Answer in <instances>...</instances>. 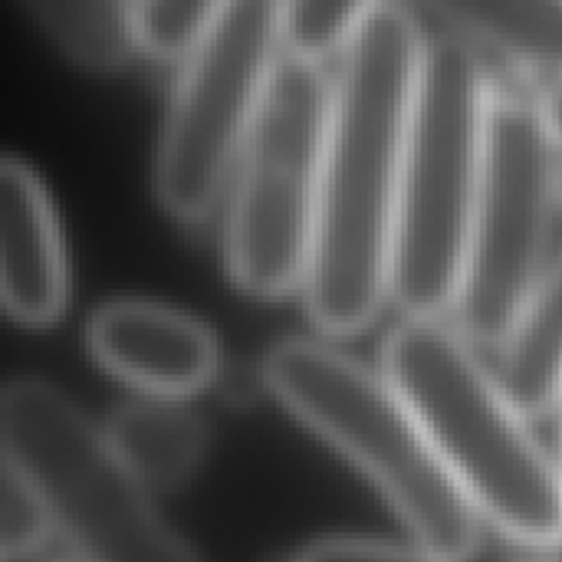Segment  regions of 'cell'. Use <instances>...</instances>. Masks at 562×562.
<instances>
[{
    "instance_id": "3",
    "label": "cell",
    "mask_w": 562,
    "mask_h": 562,
    "mask_svg": "<svg viewBox=\"0 0 562 562\" xmlns=\"http://www.w3.org/2000/svg\"><path fill=\"white\" fill-rule=\"evenodd\" d=\"M263 379L303 428L379 491L415 547L445 562L471 560L481 543V514L382 369H369L333 342L286 336L267 352Z\"/></svg>"
},
{
    "instance_id": "2",
    "label": "cell",
    "mask_w": 562,
    "mask_h": 562,
    "mask_svg": "<svg viewBox=\"0 0 562 562\" xmlns=\"http://www.w3.org/2000/svg\"><path fill=\"white\" fill-rule=\"evenodd\" d=\"M382 372L481 517L517 543H560V464L461 329L405 316L382 346Z\"/></svg>"
},
{
    "instance_id": "6",
    "label": "cell",
    "mask_w": 562,
    "mask_h": 562,
    "mask_svg": "<svg viewBox=\"0 0 562 562\" xmlns=\"http://www.w3.org/2000/svg\"><path fill=\"white\" fill-rule=\"evenodd\" d=\"M329 105L333 79L323 66L280 56L227 188L224 260L250 296L280 300L306 283Z\"/></svg>"
},
{
    "instance_id": "14",
    "label": "cell",
    "mask_w": 562,
    "mask_h": 562,
    "mask_svg": "<svg viewBox=\"0 0 562 562\" xmlns=\"http://www.w3.org/2000/svg\"><path fill=\"white\" fill-rule=\"evenodd\" d=\"M23 10L40 33L82 69L115 72L138 49L125 0H23Z\"/></svg>"
},
{
    "instance_id": "8",
    "label": "cell",
    "mask_w": 562,
    "mask_h": 562,
    "mask_svg": "<svg viewBox=\"0 0 562 562\" xmlns=\"http://www.w3.org/2000/svg\"><path fill=\"white\" fill-rule=\"evenodd\" d=\"M280 0H227L171 89L151 184L178 221H201L231 188L280 63Z\"/></svg>"
},
{
    "instance_id": "9",
    "label": "cell",
    "mask_w": 562,
    "mask_h": 562,
    "mask_svg": "<svg viewBox=\"0 0 562 562\" xmlns=\"http://www.w3.org/2000/svg\"><path fill=\"white\" fill-rule=\"evenodd\" d=\"M92 359L125 385L155 398H178L207 389L221 369L214 333L191 313L158 300L102 303L86 326Z\"/></svg>"
},
{
    "instance_id": "4",
    "label": "cell",
    "mask_w": 562,
    "mask_h": 562,
    "mask_svg": "<svg viewBox=\"0 0 562 562\" xmlns=\"http://www.w3.org/2000/svg\"><path fill=\"white\" fill-rule=\"evenodd\" d=\"M494 82L464 36L428 40L405 145L392 300L412 319L458 310L484 178Z\"/></svg>"
},
{
    "instance_id": "16",
    "label": "cell",
    "mask_w": 562,
    "mask_h": 562,
    "mask_svg": "<svg viewBox=\"0 0 562 562\" xmlns=\"http://www.w3.org/2000/svg\"><path fill=\"white\" fill-rule=\"evenodd\" d=\"M221 7L217 0H128L135 43L155 59L184 63L211 33Z\"/></svg>"
},
{
    "instance_id": "13",
    "label": "cell",
    "mask_w": 562,
    "mask_h": 562,
    "mask_svg": "<svg viewBox=\"0 0 562 562\" xmlns=\"http://www.w3.org/2000/svg\"><path fill=\"white\" fill-rule=\"evenodd\" d=\"M435 13L520 69L562 79V0H441Z\"/></svg>"
},
{
    "instance_id": "22",
    "label": "cell",
    "mask_w": 562,
    "mask_h": 562,
    "mask_svg": "<svg viewBox=\"0 0 562 562\" xmlns=\"http://www.w3.org/2000/svg\"><path fill=\"white\" fill-rule=\"evenodd\" d=\"M56 562H76V560H56Z\"/></svg>"
},
{
    "instance_id": "18",
    "label": "cell",
    "mask_w": 562,
    "mask_h": 562,
    "mask_svg": "<svg viewBox=\"0 0 562 562\" xmlns=\"http://www.w3.org/2000/svg\"><path fill=\"white\" fill-rule=\"evenodd\" d=\"M296 562H445L415 543H392L375 537H323L310 543Z\"/></svg>"
},
{
    "instance_id": "21",
    "label": "cell",
    "mask_w": 562,
    "mask_h": 562,
    "mask_svg": "<svg viewBox=\"0 0 562 562\" xmlns=\"http://www.w3.org/2000/svg\"><path fill=\"white\" fill-rule=\"evenodd\" d=\"M557 464H560V471H562V398H560V458H557Z\"/></svg>"
},
{
    "instance_id": "5",
    "label": "cell",
    "mask_w": 562,
    "mask_h": 562,
    "mask_svg": "<svg viewBox=\"0 0 562 562\" xmlns=\"http://www.w3.org/2000/svg\"><path fill=\"white\" fill-rule=\"evenodd\" d=\"M0 448L43 494L76 562H204L59 385L36 375L3 385Z\"/></svg>"
},
{
    "instance_id": "20",
    "label": "cell",
    "mask_w": 562,
    "mask_h": 562,
    "mask_svg": "<svg viewBox=\"0 0 562 562\" xmlns=\"http://www.w3.org/2000/svg\"><path fill=\"white\" fill-rule=\"evenodd\" d=\"M543 562H562V540L560 543H553V547L547 550V560Z\"/></svg>"
},
{
    "instance_id": "7",
    "label": "cell",
    "mask_w": 562,
    "mask_h": 562,
    "mask_svg": "<svg viewBox=\"0 0 562 562\" xmlns=\"http://www.w3.org/2000/svg\"><path fill=\"white\" fill-rule=\"evenodd\" d=\"M562 207V158L540 99L497 89L484 178L458 296L461 333L501 346L547 270L550 227Z\"/></svg>"
},
{
    "instance_id": "17",
    "label": "cell",
    "mask_w": 562,
    "mask_h": 562,
    "mask_svg": "<svg viewBox=\"0 0 562 562\" xmlns=\"http://www.w3.org/2000/svg\"><path fill=\"white\" fill-rule=\"evenodd\" d=\"M56 533L53 514L30 477L10 461L0 464V553L7 562L33 557Z\"/></svg>"
},
{
    "instance_id": "10",
    "label": "cell",
    "mask_w": 562,
    "mask_h": 562,
    "mask_svg": "<svg viewBox=\"0 0 562 562\" xmlns=\"http://www.w3.org/2000/svg\"><path fill=\"white\" fill-rule=\"evenodd\" d=\"M0 300L20 326L56 323L69 300V263L46 184L13 151L0 161Z\"/></svg>"
},
{
    "instance_id": "12",
    "label": "cell",
    "mask_w": 562,
    "mask_h": 562,
    "mask_svg": "<svg viewBox=\"0 0 562 562\" xmlns=\"http://www.w3.org/2000/svg\"><path fill=\"white\" fill-rule=\"evenodd\" d=\"M497 379L527 415H547L562 398V250L547 263L514 329L497 346Z\"/></svg>"
},
{
    "instance_id": "15",
    "label": "cell",
    "mask_w": 562,
    "mask_h": 562,
    "mask_svg": "<svg viewBox=\"0 0 562 562\" xmlns=\"http://www.w3.org/2000/svg\"><path fill=\"white\" fill-rule=\"evenodd\" d=\"M375 0H283L280 43L286 56L319 63L329 53H346L359 36Z\"/></svg>"
},
{
    "instance_id": "11",
    "label": "cell",
    "mask_w": 562,
    "mask_h": 562,
    "mask_svg": "<svg viewBox=\"0 0 562 562\" xmlns=\"http://www.w3.org/2000/svg\"><path fill=\"white\" fill-rule=\"evenodd\" d=\"M102 431L119 464L145 491L188 484L207 454L204 422L178 398H132L109 415Z\"/></svg>"
},
{
    "instance_id": "19",
    "label": "cell",
    "mask_w": 562,
    "mask_h": 562,
    "mask_svg": "<svg viewBox=\"0 0 562 562\" xmlns=\"http://www.w3.org/2000/svg\"><path fill=\"white\" fill-rule=\"evenodd\" d=\"M540 105H543V115H547V125H550L553 138L560 142L562 148V79L550 82V89L540 95Z\"/></svg>"
},
{
    "instance_id": "1",
    "label": "cell",
    "mask_w": 562,
    "mask_h": 562,
    "mask_svg": "<svg viewBox=\"0 0 562 562\" xmlns=\"http://www.w3.org/2000/svg\"><path fill=\"white\" fill-rule=\"evenodd\" d=\"M425 49L415 10L375 0L333 79L319 224L303 283L306 313L326 336L366 329L392 296L402 168Z\"/></svg>"
}]
</instances>
